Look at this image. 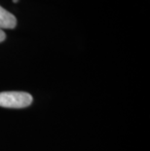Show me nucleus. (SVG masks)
<instances>
[{
  "label": "nucleus",
  "instance_id": "1",
  "mask_svg": "<svg viewBox=\"0 0 150 151\" xmlns=\"http://www.w3.org/2000/svg\"><path fill=\"white\" fill-rule=\"evenodd\" d=\"M32 102V96L25 92L0 93V106L7 108H24Z\"/></svg>",
  "mask_w": 150,
  "mask_h": 151
},
{
  "label": "nucleus",
  "instance_id": "2",
  "mask_svg": "<svg viewBox=\"0 0 150 151\" xmlns=\"http://www.w3.org/2000/svg\"><path fill=\"white\" fill-rule=\"evenodd\" d=\"M17 25V19L13 14L0 6V29H12Z\"/></svg>",
  "mask_w": 150,
  "mask_h": 151
},
{
  "label": "nucleus",
  "instance_id": "3",
  "mask_svg": "<svg viewBox=\"0 0 150 151\" xmlns=\"http://www.w3.org/2000/svg\"><path fill=\"white\" fill-rule=\"evenodd\" d=\"M6 39V33L2 29H0V43L3 42Z\"/></svg>",
  "mask_w": 150,
  "mask_h": 151
},
{
  "label": "nucleus",
  "instance_id": "4",
  "mask_svg": "<svg viewBox=\"0 0 150 151\" xmlns=\"http://www.w3.org/2000/svg\"><path fill=\"white\" fill-rule=\"evenodd\" d=\"M13 2H14V3H18L19 0H13Z\"/></svg>",
  "mask_w": 150,
  "mask_h": 151
}]
</instances>
